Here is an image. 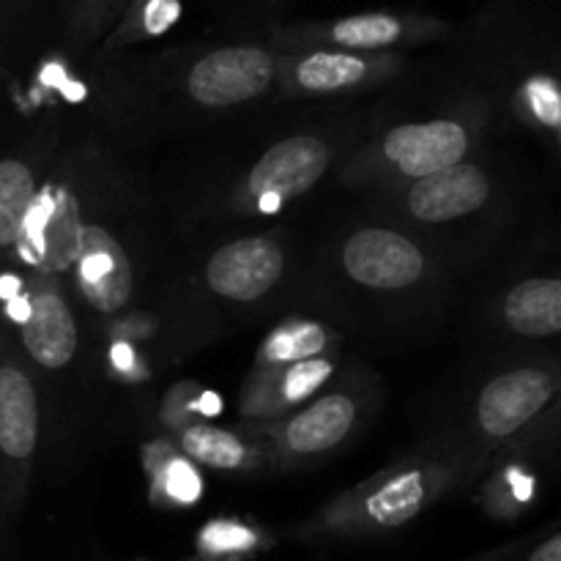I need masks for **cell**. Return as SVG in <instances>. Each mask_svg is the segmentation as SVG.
Listing matches in <instances>:
<instances>
[{
    "instance_id": "cell-1",
    "label": "cell",
    "mask_w": 561,
    "mask_h": 561,
    "mask_svg": "<svg viewBox=\"0 0 561 561\" xmlns=\"http://www.w3.org/2000/svg\"><path fill=\"white\" fill-rule=\"evenodd\" d=\"M80 230V206L75 195L66 186H47L36 192L14 250L36 272H66L75 268Z\"/></svg>"
},
{
    "instance_id": "cell-2",
    "label": "cell",
    "mask_w": 561,
    "mask_h": 561,
    "mask_svg": "<svg viewBox=\"0 0 561 561\" xmlns=\"http://www.w3.org/2000/svg\"><path fill=\"white\" fill-rule=\"evenodd\" d=\"M274 58L261 47H225L203 55L186 77V91L203 107H233L268 91Z\"/></svg>"
},
{
    "instance_id": "cell-3",
    "label": "cell",
    "mask_w": 561,
    "mask_h": 561,
    "mask_svg": "<svg viewBox=\"0 0 561 561\" xmlns=\"http://www.w3.org/2000/svg\"><path fill=\"white\" fill-rule=\"evenodd\" d=\"M329 168V146L321 137L296 135L274 142L250 170V195L261 211H277L285 201L305 195Z\"/></svg>"
},
{
    "instance_id": "cell-4",
    "label": "cell",
    "mask_w": 561,
    "mask_h": 561,
    "mask_svg": "<svg viewBox=\"0 0 561 561\" xmlns=\"http://www.w3.org/2000/svg\"><path fill=\"white\" fill-rule=\"evenodd\" d=\"M343 266L365 288L403 290L422 279L425 255L414 241L394 230L365 228L343 247Z\"/></svg>"
},
{
    "instance_id": "cell-5",
    "label": "cell",
    "mask_w": 561,
    "mask_h": 561,
    "mask_svg": "<svg viewBox=\"0 0 561 561\" xmlns=\"http://www.w3.org/2000/svg\"><path fill=\"white\" fill-rule=\"evenodd\" d=\"M285 255L279 244L266 236L230 241L219 247L206 266L208 288L230 301H257L279 283Z\"/></svg>"
},
{
    "instance_id": "cell-6",
    "label": "cell",
    "mask_w": 561,
    "mask_h": 561,
    "mask_svg": "<svg viewBox=\"0 0 561 561\" xmlns=\"http://www.w3.org/2000/svg\"><path fill=\"white\" fill-rule=\"evenodd\" d=\"M557 398V381L540 367H518L502 373L482 389L477 400V422L491 438H510L524 431Z\"/></svg>"
},
{
    "instance_id": "cell-7",
    "label": "cell",
    "mask_w": 561,
    "mask_h": 561,
    "mask_svg": "<svg viewBox=\"0 0 561 561\" xmlns=\"http://www.w3.org/2000/svg\"><path fill=\"white\" fill-rule=\"evenodd\" d=\"M75 277L82 299L99 312L121 310L131 296L129 257L102 225H82Z\"/></svg>"
},
{
    "instance_id": "cell-8",
    "label": "cell",
    "mask_w": 561,
    "mask_h": 561,
    "mask_svg": "<svg viewBox=\"0 0 561 561\" xmlns=\"http://www.w3.org/2000/svg\"><path fill=\"white\" fill-rule=\"evenodd\" d=\"M16 323H20L22 348L38 367L60 370L75 359L77 343H80L75 316L64 296L47 279L27 290L25 312Z\"/></svg>"
},
{
    "instance_id": "cell-9",
    "label": "cell",
    "mask_w": 561,
    "mask_h": 561,
    "mask_svg": "<svg viewBox=\"0 0 561 561\" xmlns=\"http://www.w3.org/2000/svg\"><path fill=\"white\" fill-rule=\"evenodd\" d=\"M383 157L398 164L409 179L442 173L463 162L469 151V135L458 121H425V124L394 126L383 137Z\"/></svg>"
},
{
    "instance_id": "cell-10",
    "label": "cell",
    "mask_w": 561,
    "mask_h": 561,
    "mask_svg": "<svg viewBox=\"0 0 561 561\" xmlns=\"http://www.w3.org/2000/svg\"><path fill=\"white\" fill-rule=\"evenodd\" d=\"M38 447V398L31 376L9 356H0V466L20 471Z\"/></svg>"
},
{
    "instance_id": "cell-11",
    "label": "cell",
    "mask_w": 561,
    "mask_h": 561,
    "mask_svg": "<svg viewBox=\"0 0 561 561\" xmlns=\"http://www.w3.org/2000/svg\"><path fill=\"white\" fill-rule=\"evenodd\" d=\"M491 197V181L482 168L458 162L442 173L416 179L409 190V208L422 222H449L480 211Z\"/></svg>"
},
{
    "instance_id": "cell-12",
    "label": "cell",
    "mask_w": 561,
    "mask_h": 561,
    "mask_svg": "<svg viewBox=\"0 0 561 561\" xmlns=\"http://www.w3.org/2000/svg\"><path fill=\"white\" fill-rule=\"evenodd\" d=\"M356 425V403L348 394H327L285 425L283 444L290 455H323L343 444Z\"/></svg>"
},
{
    "instance_id": "cell-13",
    "label": "cell",
    "mask_w": 561,
    "mask_h": 561,
    "mask_svg": "<svg viewBox=\"0 0 561 561\" xmlns=\"http://www.w3.org/2000/svg\"><path fill=\"white\" fill-rule=\"evenodd\" d=\"M504 321L524 337H553L561 329V283L535 277L515 285L504 299Z\"/></svg>"
},
{
    "instance_id": "cell-14",
    "label": "cell",
    "mask_w": 561,
    "mask_h": 561,
    "mask_svg": "<svg viewBox=\"0 0 561 561\" xmlns=\"http://www.w3.org/2000/svg\"><path fill=\"white\" fill-rule=\"evenodd\" d=\"M431 488L433 480L425 471H405V474H398L378 485L365 499L362 510H365L367 520L378 526H403L420 515V510L431 499Z\"/></svg>"
},
{
    "instance_id": "cell-15",
    "label": "cell",
    "mask_w": 561,
    "mask_h": 561,
    "mask_svg": "<svg viewBox=\"0 0 561 561\" xmlns=\"http://www.w3.org/2000/svg\"><path fill=\"white\" fill-rule=\"evenodd\" d=\"M36 192L33 170L22 159H0V250L16 244Z\"/></svg>"
},
{
    "instance_id": "cell-16",
    "label": "cell",
    "mask_w": 561,
    "mask_h": 561,
    "mask_svg": "<svg viewBox=\"0 0 561 561\" xmlns=\"http://www.w3.org/2000/svg\"><path fill=\"white\" fill-rule=\"evenodd\" d=\"M370 75V64L348 53H312L294 69V80L301 91L327 93L351 88Z\"/></svg>"
},
{
    "instance_id": "cell-17",
    "label": "cell",
    "mask_w": 561,
    "mask_h": 561,
    "mask_svg": "<svg viewBox=\"0 0 561 561\" xmlns=\"http://www.w3.org/2000/svg\"><path fill=\"white\" fill-rule=\"evenodd\" d=\"M327 340L329 334L321 323L290 321L268 334L266 343L261 345V354H257V365L283 370V367L296 365V362L316 359L327 348Z\"/></svg>"
},
{
    "instance_id": "cell-18",
    "label": "cell",
    "mask_w": 561,
    "mask_h": 561,
    "mask_svg": "<svg viewBox=\"0 0 561 561\" xmlns=\"http://www.w3.org/2000/svg\"><path fill=\"white\" fill-rule=\"evenodd\" d=\"M181 447L192 460L211 469L233 471L252 466V453L239 436L211 425H192L181 436Z\"/></svg>"
},
{
    "instance_id": "cell-19",
    "label": "cell",
    "mask_w": 561,
    "mask_h": 561,
    "mask_svg": "<svg viewBox=\"0 0 561 561\" xmlns=\"http://www.w3.org/2000/svg\"><path fill=\"white\" fill-rule=\"evenodd\" d=\"M405 36V25L392 14H359L345 16L334 22L327 31V38L332 44L351 49H378L398 44Z\"/></svg>"
},
{
    "instance_id": "cell-20",
    "label": "cell",
    "mask_w": 561,
    "mask_h": 561,
    "mask_svg": "<svg viewBox=\"0 0 561 561\" xmlns=\"http://www.w3.org/2000/svg\"><path fill=\"white\" fill-rule=\"evenodd\" d=\"M329 376H332V362L318 359V356L316 359H305L296 362V365L283 367V370L272 378L274 403H277V409L299 403V400L318 392V389L329 381Z\"/></svg>"
},
{
    "instance_id": "cell-21",
    "label": "cell",
    "mask_w": 561,
    "mask_h": 561,
    "mask_svg": "<svg viewBox=\"0 0 561 561\" xmlns=\"http://www.w3.org/2000/svg\"><path fill=\"white\" fill-rule=\"evenodd\" d=\"M257 542L255 531L247 526L233 524V520H217L208 524L201 535V548L208 553H236V551H250Z\"/></svg>"
},
{
    "instance_id": "cell-22",
    "label": "cell",
    "mask_w": 561,
    "mask_h": 561,
    "mask_svg": "<svg viewBox=\"0 0 561 561\" xmlns=\"http://www.w3.org/2000/svg\"><path fill=\"white\" fill-rule=\"evenodd\" d=\"M526 102H529L531 113L540 124H546L548 129H559L561 126V99L559 88L551 77H535L526 85Z\"/></svg>"
},
{
    "instance_id": "cell-23",
    "label": "cell",
    "mask_w": 561,
    "mask_h": 561,
    "mask_svg": "<svg viewBox=\"0 0 561 561\" xmlns=\"http://www.w3.org/2000/svg\"><path fill=\"white\" fill-rule=\"evenodd\" d=\"M162 485L168 491V496L179 504H195L201 496L203 485L197 471L192 469L184 460H170L162 471Z\"/></svg>"
},
{
    "instance_id": "cell-24",
    "label": "cell",
    "mask_w": 561,
    "mask_h": 561,
    "mask_svg": "<svg viewBox=\"0 0 561 561\" xmlns=\"http://www.w3.org/2000/svg\"><path fill=\"white\" fill-rule=\"evenodd\" d=\"M179 16V0H151L146 11V31L148 33H162L170 27Z\"/></svg>"
},
{
    "instance_id": "cell-25",
    "label": "cell",
    "mask_w": 561,
    "mask_h": 561,
    "mask_svg": "<svg viewBox=\"0 0 561 561\" xmlns=\"http://www.w3.org/2000/svg\"><path fill=\"white\" fill-rule=\"evenodd\" d=\"M529 561H561V537H551L548 542H542Z\"/></svg>"
},
{
    "instance_id": "cell-26",
    "label": "cell",
    "mask_w": 561,
    "mask_h": 561,
    "mask_svg": "<svg viewBox=\"0 0 561 561\" xmlns=\"http://www.w3.org/2000/svg\"><path fill=\"white\" fill-rule=\"evenodd\" d=\"M113 362L118 370H131V365H135V351H131L126 343H118L113 348Z\"/></svg>"
},
{
    "instance_id": "cell-27",
    "label": "cell",
    "mask_w": 561,
    "mask_h": 561,
    "mask_svg": "<svg viewBox=\"0 0 561 561\" xmlns=\"http://www.w3.org/2000/svg\"><path fill=\"white\" fill-rule=\"evenodd\" d=\"M201 411H203V414H217V411H219V398H217V394L208 392L206 398L201 400Z\"/></svg>"
}]
</instances>
